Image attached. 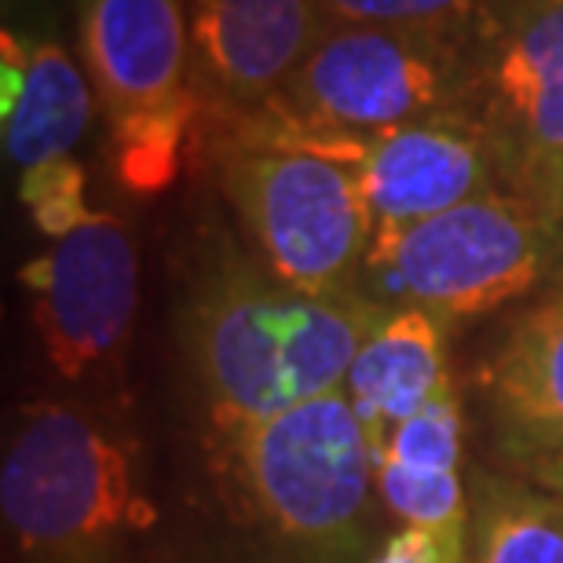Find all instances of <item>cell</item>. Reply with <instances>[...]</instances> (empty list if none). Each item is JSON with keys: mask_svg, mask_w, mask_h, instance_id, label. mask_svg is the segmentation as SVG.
Listing matches in <instances>:
<instances>
[{"mask_svg": "<svg viewBox=\"0 0 563 563\" xmlns=\"http://www.w3.org/2000/svg\"><path fill=\"white\" fill-rule=\"evenodd\" d=\"M498 187L563 223V0H505L483 66Z\"/></svg>", "mask_w": 563, "mask_h": 563, "instance_id": "cell-7", "label": "cell"}, {"mask_svg": "<svg viewBox=\"0 0 563 563\" xmlns=\"http://www.w3.org/2000/svg\"><path fill=\"white\" fill-rule=\"evenodd\" d=\"M92 81L55 41H37L26 85L4 118V154L22 173L52 157H70L92 121Z\"/></svg>", "mask_w": 563, "mask_h": 563, "instance_id": "cell-14", "label": "cell"}, {"mask_svg": "<svg viewBox=\"0 0 563 563\" xmlns=\"http://www.w3.org/2000/svg\"><path fill=\"white\" fill-rule=\"evenodd\" d=\"M457 55L439 33L325 22L272 107L336 136H380L446 110Z\"/></svg>", "mask_w": 563, "mask_h": 563, "instance_id": "cell-6", "label": "cell"}, {"mask_svg": "<svg viewBox=\"0 0 563 563\" xmlns=\"http://www.w3.org/2000/svg\"><path fill=\"white\" fill-rule=\"evenodd\" d=\"M198 103L201 96L190 92L176 103L110 121V162H114L121 187L151 198L176 184L179 168H184L190 125L198 118Z\"/></svg>", "mask_w": 563, "mask_h": 563, "instance_id": "cell-16", "label": "cell"}, {"mask_svg": "<svg viewBox=\"0 0 563 563\" xmlns=\"http://www.w3.org/2000/svg\"><path fill=\"white\" fill-rule=\"evenodd\" d=\"M563 256V231L527 201L490 190L402 231L377 234L363 267L374 300L476 319L531 292Z\"/></svg>", "mask_w": 563, "mask_h": 563, "instance_id": "cell-5", "label": "cell"}, {"mask_svg": "<svg viewBox=\"0 0 563 563\" xmlns=\"http://www.w3.org/2000/svg\"><path fill=\"white\" fill-rule=\"evenodd\" d=\"M377 490L407 527L432 534L443 563H468V520L457 472H410L396 461H377Z\"/></svg>", "mask_w": 563, "mask_h": 563, "instance_id": "cell-17", "label": "cell"}, {"mask_svg": "<svg viewBox=\"0 0 563 563\" xmlns=\"http://www.w3.org/2000/svg\"><path fill=\"white\" fill-rule=\"evenodd\" d=\"M461 428H465L461 391L454 377H446L413 418L391 428L385 446L377 450V461H396L410 472H457Z\"/></svg>", "mask_w": 563, "mask_h": 563, "instance_id": "cell-18", "label": "cell"}, {"mask_svg": "<svg viewBox=\"0 0 563 563\" xmlns=\"http://www.w3.org/2000/svg\"><path fill=\"white\" fill-rule=\"evenodd\" d=\"M468 563H563V494L479 476L472 490Z\"/></svg>", "mask_w": 563, "mask_h": 563, "instance_id": "cell-15", "label": "cell"}, {"mask_svg": "<svg viewBox=\"0 0 563 563\" xmlns=\"http://www.w3.org/2000/svg\"><path fill=\"white\" fill-rule=\"evenodd\" d=\"M77 33L107 121L198 92L184 0H77Z\"/></svg>", "mask_w": 563, "mask_h": 563, "instance_id": "cell-11", "label": "cell"}, {"mask_svg": "<svg viewBox=\"0 0 563 563\" xmlns=\"http://www.w3.org/2000/svg\"><path fill=\"white\" fill-rule=\"evenodd\" d=\"M239 118L220 143V187L264 267L297 292L363 286L374 212L363 190L366 140L308 129L278 107Z\"/></svg>", "mask_w": 563, "mask_h": 563, "instance_id": "cell-2", "label": "cell"}, {"mask_svg": "<svg viewBox=\"0 0 563 563\" xmlns=\"http://www.w3.org/2000/svg\"><path fill=\"white\" fill-rule=\"evenodd\" d=\"M0 505L26 563H114L157 520L132 450L66 402L22 410L4 450Z\"/></svg>", "mask_w": 563, "mask_h": 563, "instance_id": "cell-4", "label": "cell"}, {"mask_svg": "<svg viewBox=\"0 0 563 563\" xmlns=\"http://www.w3.org/2000/svg\"><path fill=\"white\" fill-rule=\"evenodd\" d=\"M363 190L377 234L402 231L498 190V162L479 118L439 110L366 140Z\"/></svg>", "mask_w": 563, "mask_h": 563, "instance_id": "cell-10", "label": "cell"}, {"mask_svg": "<svg viewBox=\"0 0 563 563\" xmlns=\"http://www.w3.org/2000/svg\"><path fill=\"white\" fill-rule=\"evenodd\" d=\"M391 314L369 292H297L242 256L209 267L190 297V358L217 432L341 391Z\"/></svg>", "mask_w": 563, "mask_h": 563, "instance_id": "cell-1", "label": "cell"}, {"mask_svg": "<svg viewBox=\"0 0 563 563\" xmlns=\"http://www.w3.org/2000/svg\"><path fill=\"white\" fill-rule=\"evenodd\" d=\"M479 391L501 457L527 468L563 457V278L505 325Z\"/></svg>", "mask_w": 563, "mask_h": 563, "instance_id": "cell-12", "label": "cell"}, {"mask_svg": "<svg viewBox=\"0 0 563 563\" xmlns=\"http://www.w3.org/2000/svg\"><path fill=\"white\" fill-rule=\"evenodd\" d=\"M19 201L30 209L37 231L55 242L96 217L85 201V168L74 157H52L26 168L19 179Z\"/></svg>", "mask_w": 563, "mask_h": 563, "instance_id": "cell-19", "label": "cell"}, {"mask_svg": "<svg viewBox=\"0 0 563 563\" xmlns=\"http://www.w3.org/2000/svg\"><path fill=\"white\" fill-rule=\"evenodd\" d=\"M450 377L443 319L421 308H396L355 355L344 391L366 439L377 450L399 421L413 418Z\"/></svg>", "mask_w": 563, "mask_h": 563, "instance_id": "cell-13", "label": "cell"}, {"mask_svg": "<svg viewBox=\"0 0 563 563\" xmlns=\"http://www.w3.org/2000/svg\"><path fill=\"white\" fill-rule=\"evenodd\" d=\"M55 374L85 377L125 344L140 303V256L125 223L96 212L19 272Z\"/></svg>", "mask_w": 563, "mask_h": 563, "instance_id": "cell-8", "label": "cell"}, {"mask_svg": "<svg viewBox=\"0 0 563 563\" xmlns=\"http://www.w3.org/2000/svg\"><path fill=\"white\" fill-rule=\"evenodd\" d=\"M366 563H443V553H439L432 534L418 531V527H402V531L385 538V545Z\"/></svg>", "mask_w": 563, "mask_h": 563, "instance_id": "cell-21", "label": "cell"}, {"mask_svg": "<svg viewBox=\"0 0 563 563\" xmlns=\"http://www.w3.org/2000/svg\"><path fill=\"white\" fill-rule=\"evenodd\" d=\"M220 472L250 523L308 563L363 556L377 457L344 388L220 432Z\"/></svg>", "mask_w": 563, "mask_h": 563, "instance_id": "cell-3", "label": "cell"}, {"mask_svg": "<svg viewBox=\"0 0 563 563\" xmlns=\"http://www.w3.org/2000/svg\"><path fill=\"white\" fill-rule=\"evenodd\" d=\"M538 472H542V483H545V487H553V490H560V494H563V457H560V461H553V465L538 468Z\"/></svg>", "mask_w": 563, "mask_h": 563, "instance_id": "cell-22", "label": "cell"}, {"mask_svg": "<svg viewBox=\"0 0 563 563\" xmlns=\"http://www.w3.org/2000/svg\"><path fill=\"white\" fill-rule=\"evenodd\" d=\"M479 0H319L325 22H363L418 33H454Z\"/></svg>", "mask_w": 563, "mask_h": 563, "instance_id": "cell-20", "label": "cell"}, {"mask_svg": "<svg viewBox=\"0 0 563 563\" xmlns=\"http://www.w3.org/2000/svg\"><path fill=\"white\" fill-rule=\"evenodd\" d=\"M322 26L319 0H195L190 70L198 96L228 114L275 103Z\"/></svg>", "mask_w": 563, "mask_h": 563, "instance_id": "cell-9", "label": "cell"}]
</instances>
